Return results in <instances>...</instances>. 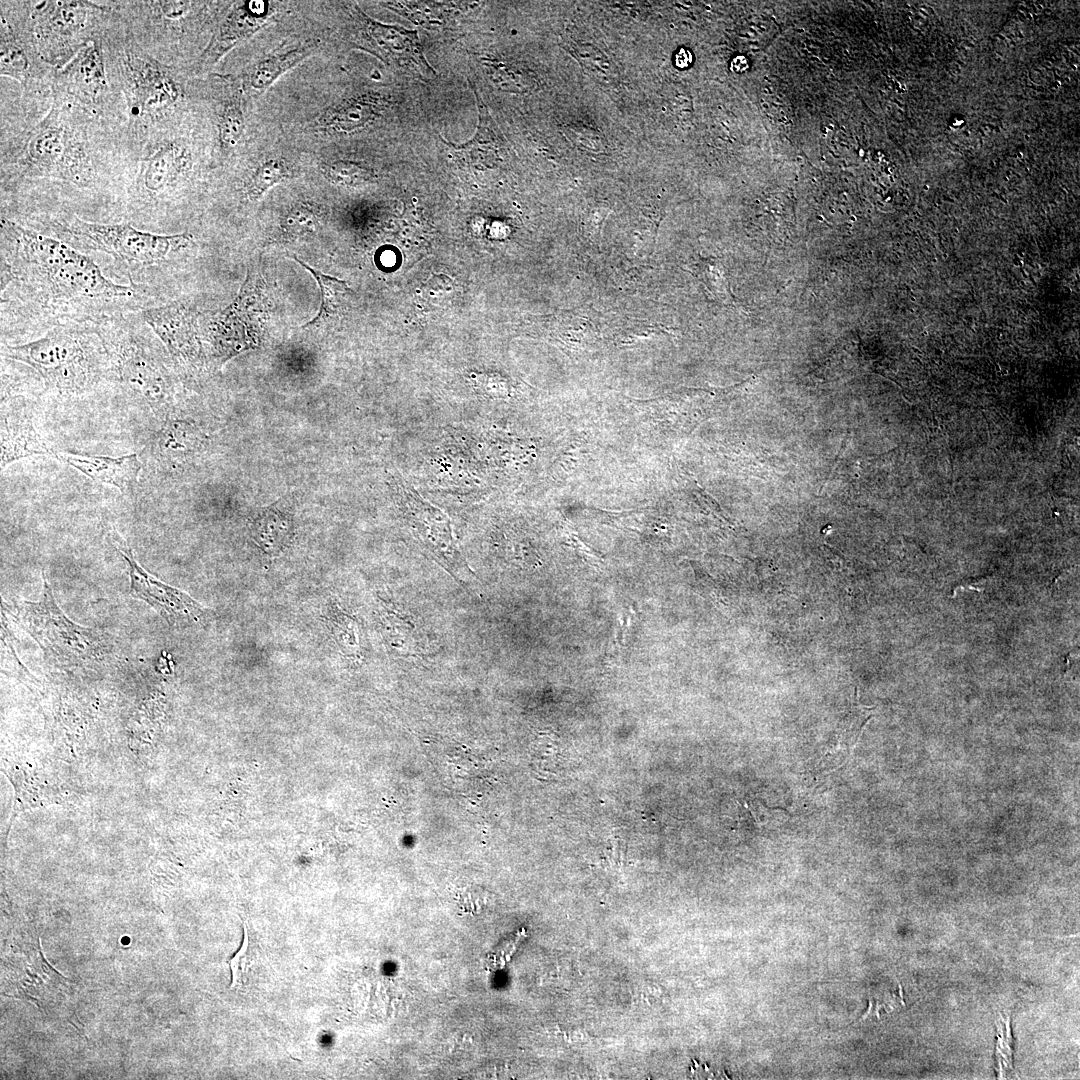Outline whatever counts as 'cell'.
<instances>
[{"instance_id": "6da1fadb", "label": "cell", "mask_w": 1080, "mask_h": 1080, "mask_svg": "<svg viewBox=\"0 0 1080 1080\" xmlns=\"http://www.w3.org/2000/svg\"><path fill=\"white\" fill-rule=\"evenodd\" d=\"M12 283L59 309L112 305L135 295L133 287L112 282L73 247L2 216L1 288Z\"/></svg>"}, {"instance_id": "7a4b0ae2", "label": "cell", "mask_w": 1080, "mask_h": 1080, "mask_svg": "<svg viewBox=\"0 0 1080 1080\" xmlns=\"http://www.w3.org/2000/svg\"><path fill=\"white\" fill-rule=\"evenodd\" d=\"M87 111L76 103L53 97L50 109L36 125L1 143V171L27 178H49L85 188L97 176Z\"/></svg>"}, {"instance_id": "3957f363", "label": "cell", "mask_w": 1080, "mask_h": 1080, "mask_svg": "<svg viewBox=\"0 0 1080 1080\" xmlns=\"http://www.w3.org/2000/svg\"><path fill=\"white\" fill-rule=\"evenodd\" d=\"M103 42L111 87L123 94L129 132L142 145L183 101V85L171 66L138 44L115 10Z\"/></svg>"}, {"instance_id": "277c9868", "label": "cell", "mask_w": 1080, "mask_h": 1080, "mask_svg": "<svg viewBox=\"0 0 1080 1080\" xmlns=\"http://www.w3.org/2000/svg\"><path fill=\"white\" fill-rule=\"evenodd\" d=\"M94 346L86 332L58 326L44 336L20 345L5 346L2 356L32 368L44 383L62 393H78L96 377Z\"/></svg>"}, {"instance_id": "5b68a950", "label": "cell", "mask_w": 1080, "mask_h": 1080, "mask_svg": "<svg viewBox=\"0 0 1080 1080\" xmlns=\"http://www.w3.org/2000/svg\"><path fill=\"white\" fill-rule=\"evenodd\" d=\"M113 13L110 2L32 1L31 20L39 54L55 70L61 68L87 43L103 34Z\"/></svg>"}, {"instance_id": "8992f818", "label": "cell", "mask_w": 1080, "mask_h": 1080, "mask_svg": "<svg viewBox=\"0 0 1080 1080\" xmlns=\"http://www.w3.org/2000/svg\"><path fill=\"white\" fill-rule=\"evenodd\" d=\"M55 231L70 244L112 255L133 266H148L192 243L189 233L160 235L136 229L129 224H101L77 216L59 222Z\"/></svg>"}, {"instance_id": "52a82bcc", "label": "cell", "mask_w": 1080, "mask_h": 1080, "mask_svg": "<svg viewBox=\"0 0 1080 1080\" xmlns=\"http://www.w3.org/2000/svg\"><path fill=\"white\" fill-rule=\"evenodd\" d=\"M16 610L23 627L47 653L60 661L71 664L92 661L104 652L101 634L71 622L56 605L45 579L40 601L21 603Z\"/></svg>"}, {"instance_id": "ba28073f", "label": "cell", "mask_w": 1080, "mask_h": 1080, "mask_svg": "<svg viewBox=\"0 0 1080 1080\" xmlns=\"http://www.w3.org/2000/svg\"><path fill=\"white\" fill-rule=\"evenodd\" d=\"M32 1H1L0 74L18 81L26 93L50 87L55 69L39 54L32 20Z\"/></svg>"}, {"instance_id": "9c48e42d", "label": "cell", "mask_w": 1080, "mask_h": 1080, "mask_svg": "<svg viewBox=\"0 0 1080 1080\" xmlns=\"http://www.w3.org/2000/svg\"><path fill=\"white\" fill-rule=\"evenodd\" d=\"M395 485L403 517L414 537L458 581H468L473 573L458 548L449 517L403 478H395Z\"/></svg>"}, {"instance_id": "30bf717a", "label": "cell", "mask_w": 1080, "mask_h": 1080, "mask_svg": "<svg viewBox=\"0 0 1080 1080\" xmlns=\"http://www.w3.org/2000/svg\"><path fill=\"white\" fill-rule=\"evenodd\" d=\"M52 97L68 99L92 116H102L113 101L105 56L103 34L80 49L64 66L56 69L51 83Z\"/></svg>"}, {"instance_id": "8fae6325", "label": "cell", "mask_w": 1080, "mask_h": 1080, "mask_svg": "<svg viewBox=\"0 0 1080 1080\" xmlns=\"http://www.w3.org/2000/svg\"><path fill=\"white\" fill-rule=\"evenodd\" d=\"M111 347L120 381L143 398L157 416L164 417L172 398V385L152 344L128 333L119 336Z\"/></svg>"}, {"instance_id": "7c38bea8", "label": "cell", "mask_w": 1080, "mask_h": 1080, "mask_svg": "<svg viewBox=\"0 0 1080 1080\" xmlns=\"http://www.w3.org/2000/svg\"><path fill=\"white\" fill-rule=\"evenodd\" d=\"M193 163L192 150L183 138L157 132L142 144L136 189L157 200L191 171Z\"/></svg>"}, {"instance_id": "4fadbf2b", "label": "cell", "mask_w": 1080, "mask_h": 1080, "mask_svg": "<svg viewBox=\"0 0 1080 1080\" xmlns=\"http://www.w3.org/2000/svg\"><path fill=\"white\" fill-rule=\"evenodd\" d=\"M113 539L116 549L127 563L132 596L145 601L166 617L197 621L202 616L203 607L198 602L146 572L136 561L126 541L118 534L113 535Z\"/></svg>"}, {"instance_id": "5bb4252c", "label": "cell", "mask_w": 1080, "mask_h": 1080, "mask_svg": "<svg viewBox=\"0 0 1080 1080\" xmlns=\"http://www.w3.org/2000/svg\"><path fill=\"white\" fill-rule=\"evenodd\" d=\"M363 32L382 58L405 68L423 79H431L435 72L426 61L416 31L387 25L371 19L356 8Z\"/></svg>"}, {"instance_id": "9a60e30c", "label": "cell", "mask_w": 1080, "mask_h": 1080, "mask_svg": "<svg viewBox=\"0 0 1080 1080\" xmlns=\"http://www.w3.org/2000/svg\"><path fill=\"white\" fill-rule=\"evenodd\" d=\"M268 17V2L247 1L235 5L219 23L198 57L195 72H204L215 65L234 46L260 29Z\"/></svg>"}, {"instance_id": "2e32d148", "label": "cell", "mask_w": 1080, "mask_h": 1080, "mask_svg": "<svg viewBox=\"0 0 1080 1080\" xmlns=\"http://www.w3.org/2000/svg\"><path fill=\"white\" fill-rule=\"evenodd\" d=\"M142 319L176 361H193L198 353V345L194 317L187 307L171 303L148 308L142 312Z\"/></svg>"}, {"instance_id": "e0dca14e", "label": "cell", "mask_w": 1080, "mask_h": 1080, "mask_svg": "<svg viewBox=\"0 0 1080 1080\" xmlns=\"http://www.w3.org/2000/svg\"><path fill=\"white\" fill-rule=\"evenodd\" d=\"M51 454L24 403L20 400L6 402L1 409V469L16 460Z\"/></svg>"}, {"instance_id": "ac0fdd59", "label": "cell", "mask_w": 1080, "mask_h": 1080, "mask_svg": "<svg viewBox=\"0 0 1080 1080\" xmlns=\"http://www.w3.org/2000/svg\"><path fill=\"white\" fill-rule=\"evenodd\" d=\"M54 456L92 480L116 487L123 494L132 492L141 469V463L135 453L121 457L71 453H55Z\"/></svg>"}, {"instance_id": "d6986e66", "label": "cell", "mask_w": 1080, "mask_h": 1080, "mask_svg": "<svg viewBox=\"0 0 1080 1080\" xmlns=\"http://www.w3.org/2000/svg\"><path fill=\"white\" fill-rule=\"evenodd\" d=\"M478 107V125L472 139L462 145L447 143L455 155L463 161L477 166H494L500 159L503 141L500 132L487 106L476 88L471 85Z\"/></svg>"}, {"instance_id": "ffe728a7", "label": "cell", "mask_w": 1080, "mask_h": 1080, "mask_svg": "<svg viewBox=\"0 0 1080 1080\" xmlns=\"http://www.w3.org/2000/svg\"><path fill=\"white\" fill-rule=\"evenodd\" d=\"M379 113L378 101L370 96H358L342 101L324 111L315 121L316 129L324 132L349 133L364 127Z\"/></svg>"}, {"instance_id": "44dd1931", "label": "cell", "mask_w": 1080, "mask_h": 1080, "mask_svg": "<svg viewBox=\"0 0 1080 1080\" xmlns=\"http://www.w3.org/2000/svg\"><path fill=\"white\" fill-rule=\"evenodd\" d=\"M313 50L312 45H306L262 58L249 73L247 79L249 87L255 92L265 91L285 72L309 56Z\"/></svg>"}, {"instance_id": "7402d4cb", "label": "cell", "mask_w": 1080, "mask_h": 1080, "mask_svg": "<svg viewBox=\"0 0 1080 1080\" xmlns=\"http://www.w3.org/2000/svg\"><path fill=\"white\" fill-rule=\"evenodd\" d=\"M245 128L243 110L237 98L219 101L215 109L216 142L219 157H228L238 146Z\"/></svg>"}, {"instance_id": "603a6c76", "label": "cell", "mask_w": 1080, "mask_h": 1080, "mask_svg": "<svg viewBox=\"0 0 1080 1080\" xmlns=\"http://www.w3.org/2000/svg\"><path fill=\"white\" fill-rule=\"evenodd\" d=\"M295 260L309 271L320 287L321 305L318 314L304 325V327L321 326L337 314L346 296L351 292L347 283L343 280L326 275L302 260Z\"/></svg>"}, {"instance_id": "cb8c5ba5", "label": "cell", "mask_w": 1080, "mask_h": 1080, "mask_svg": "<svg viewBox=\"0 0 1080 1080\" xmlns=\"http://www.w3.org/2000/svg\"><path fill=\"white\" fill-rule=\"evenodd\" d=\"M291 165L281 158H270L259 164L244 185L245 195L256 200L276 184L291 178Z\"/></svg>"}, {"instance_id": "d4e9b609", "label": "cell", "mask_w": 1080, "mask_h": 1080, "mask_svg": "<svg viewBox=\"0 0 1080 1080\" xmlns=\"http://www.w3.org/2000/svg\"><path fill=\"white\" fill-rule=\"evenodd\" d=\"M570 51L590 77L604 85L615 84L618 71L612 62L596 47L589 44H570Z\"/></svg>"}, {"instance_id": "484cf974", "label": "cell", "mask_w": 1080, "mask_h": 1080, "mask_svg": "<svg viewBox=\"0 0 1080 1080\" xmlns=\"http://www.w3.org/2000/svg\"><path fill=\"white\" fill-rule=\"evenodd\" d=\"M320 170L328 181L343 187H361L375 179L371 168L350 160L324 162Z\"/></svg>"}, {"instance_id": "4316f807", "label": "cell", "mask_w": 1080, "mask_h": 1080, "mask_svg": "<svg viewBox=\"0 0 1080 1080\" xmlns=\"http://www.w3.org/2000/svg\"><path fill=\"white\" fill-rule=\"evenodd\" d=\"M195 430L180 421H167L158 433L157 444L165 455H177L191 450L197 444Z\"/></svg>"}, {"instance_id": "83f0119b", "label": "cell", "mask_w": 1080, "mask_h": 1080, "mask_svg": "<svg viewBox=\"0 0 1080 1080\" xmlns=\"http://www.w3.org/2000/svg\"><path fill=\"white\" fill-rule=\"evenodd\" d=\"M243 942L239 951L229 961L232 981L231 989L241 988L247 984L248 975L258 957V944L252 931L244 922Z\"/></svg>"}, {"instance_id": "f1b7e54d", "label": "cell", "mask_w": 1080, "mask_h": 1080, "mask_svg": "<svg viewBox=\"0 0 1080 1080\" xmlns=\"http://www.w3.org/2000/svg\"><path fill=\"white\" fill-rule=\"evenodd\" d=\"M381 4L418 25H436L444 21L445 5L441 3L388 1Z\"/></svg>"}, {"instance_id": "f546056e", "label": "cell", "mask_w": 1080, "mask_h": 1080, "mask_svg": "<svg viewBox=\"0 0 1080 1080\" xmlns=\"http://www.w3.org/2000/svg\"><path fill=\"white\" fill-rule=\"evenodd\" d=\"M332 631L342 652L350 657H359L360 641L357 622L344 612L332 607L330 611Z\"/></svg>"}, {"instance_id": "4dcf8cb0", "label": "cell", "mask_w": 1080, "mask_h": 1080, "mask_svg": "<svg viewBox=\"0 0 1080 1080\" xmlns=\"http://www.w3.org/2000/svg\"><path fill=\"white\" fill-rule=\"evenodd\" d=\"M320 219L321 214L317 207L310 204H297L282 219V228L292 236H300L314 231Z\"/></svg>"}, {"instance_id": "1f68e13d", "label": "cell", "mask_w": 1080, "mask_h": 1080, "mask_svg": "<svg viewBox=\"0 0 1080 1080\" xmlns=\"http://www.w3.org/2000/svg\"><path fill=\"white\" fill-rule=\"evenodd\" d=\"M492 81L501 89L525 92L534 87V79L527 72L505 64H488Z\"/></svg>"}, {"instance_id": "d6a6232c", "label": "cell", "mask_w": 1080, "mask_h": 1080, "mask_svg": "<svg viewBox=\"0 0 1080 1080\" xmlns=\"http://www.w3.org/2000/svg\"><path fill=\"white\" fill-rule=\"evenodd\" d=\"M571 139L577 140V145H581L586 150L591 152H601L604 148L603 139L599 134L587 129H574L569 132Z\"/></svg>"}, {"instance_id": "836d02e7", "label": "cell", "mask_w": 1080, "mask_h": 1080, "mask_svg": "<svg viewBox=\"0 0 1080 1080\" xmlns=\"http://www.w3.org/2000/svg\"><path fill=\"white\" fill-rule=\"evenodd\" d=\"M691 54L686 50H681L676 55V65L679 67H687L691 63Z\"/></svg>"}, {"instance_id": "e575fe53", "label": "cell", "mask_w": 1080, "mask_h": 1080, "mask_svg": "<svg viewBox=\"0 0 1080 1080\" xmlns=\"http://www.w3.org/2000/svg\"><path fill=\"white\" fill-rule=\"evenodd\" d=\"M747 67V60L743 56L736 57L731 63V69L735 72H743Z\"/></svg>"}]
</instances>
